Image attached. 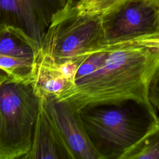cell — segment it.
<instances>
[{"label":"cell","mask_w":159,"mask_h":159,"mask_svg":"<svg viewBox=\"0 0 159 159\" xmlns=\"http://www.w3.org/2000/svg\"><path fill=\"white\" fill-rule=\"evenodd\" d=\"M109 47L102 65L92 73L75 79L57 98L77 111L93 105L134 100L149 102L148 87L159 66V51L124 41Z\"/></svg>","instance_id":"obj_1"},{"label":"cell","mask_w":159,"mask_h":159,"mask_svg":"<svg viewBox=\"0 0 159 159\" xmlns=\"http://www.w3.org/2000/svg\"><path fill=\"white\" fill-rule=\"evenodd\" d=\"M79 113L90 139L103 159H122L159 123L150 102L129 100L88 106Z\"/></svg>","instance_id":"obj_2"},{"label":"cell","mask_w":159,"mask_h":159,"mask_svg":"<svg viewBox=\"0 0 159 159\" xmlns=\"http://www.w3.org/2000/svg\"><path fill=\"white\" fill-rule=\"evenodd\" d=\"M104 40L101 16L82 14L70 6L53 17L40 51L58 64L73 61L80 66L104 46Z\"/></svg>","instance_id":"obj_3"},{"label":"cell","mask_w":159,"mask_h":159,"mask_svg":"<svg viewBox=\"0 0 159 159\" xmlns=\"http://www.w3.org/2000/svg\"><path fill=\"white\" fill-rule=\"evenodd\" d=\"M39 102L31 84L0 81V159H23L29 153Z\"/></svg>","instance_id":"obj_4"},{"label":"cell","mask_w":159,"mask_h":159,"mask_svg":"<svg viewBox=\"0 0 159 159\" xmlns=\"http://www.w3.org/2000/svg\"><path fill=\"white\" fill-rule=\"evenodd\" d=\"M101 16L104 45L159 33V9L145 0H129Z\"/></svg>","instance_id":"obj_5"},{"label":"cell","mask_w":159,"mask_h":159,"mask_svg":"<svg viewBox=\"0 0 159 159\" xmlns=\"http://www.w3.org/2000/svg\"><path fill=\"white\" fill-rule=\"evenodd\" d=\"M70 6L68 0H0V25L23 30L40 45L53 17Z\"/></svg>","instance_id":"obj_6"},{"label":"cell","mask_w":159,"mask_h":159,"mask_svg":"<svg viewBox=\"0 0 159 159\" xmlns=\"http://www.w3.org/2000/svg\"><path fill=\"white\" fill-rule=\"evenodd\" d=\"M43 100L47 112L76 159H103L90 139L78 111L54 96Z\"/></svg>","instance_id":"obj_7"},{"label":"cell","mask_w":159,"mask_h":159,"mask_svg":"<svg viewBox=\"0 0 159 159\" xmlns=\"http://www.w3.org/2000/svg\"><path fill=\"white\" fill-rule=\"evenodd\" d=\"M76 159L40 99L32 148L23 159Z\"/></svg>","instance_id":"obj_8"},{"label":"cell","mask_w":159,"mask_h":159,"mask_svg":"<svg viewBox=\"0 0 159 159\" xmlns=\"http://www.w3.org/2000/svg\"><path fill=\"white\" fill-rule=\"evenodd\" d=\"M30 84L35 94L40 99H44L49 96L58 97L71 83L63 75L60 65L44 55L39 49Z\"/></svg>","instance_id":"obj_9"},{"label":"cell","mask_w":159,"mask_h":159,"mask_svg":"<svg viewBox=\"0 0 159 159\" xmlns=\"http://www.w3.org/2000/svg\"><path fill=\"white\" fill-rule=\"evenodd\" d=\"M0 55L35 60L40 45L23 30L0 25Z\"/></svg>","instance_id":"obj_10"},{"label":"cell","mask_w":159,"mask_h":159,"mask_svg":"<svg viewBox=\"0 0 159 159\" xmlns=\"http://www.w3.org/2000/svg\"><path fill=\"white\" fill-rule=\"evenodd\" d=\"M35 60L0 55V81L30 84Z\"/></svg>","instance_id":"obj_11"},{"label":"cell","mask_w":159,"mask_h":159,"mask_svg":"<svg viewBox=\"0 0 159 159\" xmlns=\"http://www.w3.org/2000/svg\"><path fill=\"white\" fill-rule=\"evenodd\" d=\"M122 159H159V123L135 144Z\"/></svg>","instance_id":"obj_12"},{"label":"cell","mask_w":159,"mask_h":159,"mask_svg":"<svg viewBox=\"0 0 159 159\" xmlns=\"http://www.w3.org/2000/svg\"><path fill=\"white\" fill-rule=\"evenodd\" d=\"M129 0H81L76 6L79 13L102 15Z\"/></svg>","instance_id":"obj_13"},{"label":"cell","mask_w":159,"mask_h":159,"mask_svg":"<svg viewBox=\"0 0 159 159\" xmlns=\"http://www.w3.org/2000/svg\"><path fill=\"white\" fill-rule=\"evenodd\" d=\"M148 96L152 106L159 112V66L151 79L148 87Z\"/></svg>","instance_id":"obj_14"},{"label":"cell","mask_w":159,"mask_h":159,"mask_svg":"<svg viewBox=\"0 0 159 159\" xmlns=\"http://www.w3.org/2000/svg\"><path fill=\"white\" fill-rule=\"evenodd\" d=\"M127 41L159 51V33L140 37Z\"/></svg>","instance_id":"obj_15"},{"label":"cell","mask_w":159,"mask_h":159,"mask_svg":"<svg viewBox=\"0 0 159 159\" xmlns=\"http://www.w3.org/2000/svg\"><path fill=\"white\" fill-rule=\"evenodd\" d=\"M81 1V0H68V3L71 6H75Z\"/></svg>","instance_id":"obj_16"},{"label":"cell","mask_w":159,"mask_h":159,"mask_svg":"<svg viewBox=\"0 0 159 159\" xmlns=\"http://www.w3.org/2000/svg\"><path fill=\"white\" fill-rule=\"evenodd\" d=\"M145 1L150 2V3L156 6L159 9V0H145Z\"/></svg>","instance_id":"obj_17"}]
</instances>
